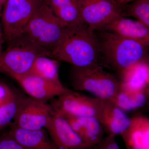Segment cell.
<instances>
[{
    "label": "cell",
    "mask_w": 149,
    "mask_h": 149,
    "mask_svg": "<svg viewBox=\"0 0 149 149\" xmlns=\"http://www.w3.org/2000/svg\"><path fill=\"white\" fill-rule=\"evenodd\" d=\"M109 1H111L114 2H116L114 0H109Z\"/></svg>",
    "instance_id": "cell-30"
},
{
    "label": "cell",
    "mask_w": 149,
    "mask_h": 149,
    "mask_svg": "<svg viewBox=\"0 0 149 149\" xmlns=\"http://www.w3.org/2000/svg\"><path fill=\"white\" fill-rule=\"evenodd\" d=\"M95 31L110 32L149 45V27L139 20L126 18L121 15L113 19Z\"/></svg>",
    "instance_id": "cell-13"
},
{
    "label": "cell",
    "mask_w": 149,
    "mask_h": 149,
    "mask_svg": "<svg viewBox=\"0 0 149 149\" xmlns=\"http://www.w3.org/2000/svg\"><path fill=\"white\" fill-rule=\"evenodd\" d=\"M120 136L126 149H149V119L137 115L130 118V125Z\"/></svg>",
    "instance_id": "cell-15"
},
{
    "label": "cell",
    "mask_w": 149,
    "mask_h": 149,
    "mask_svg": "<svg viewBox=\"0 0 149 149\" xmlns=\"http://www.w3.org/2000/svg\"><path fill=\"white\" fill-rule=\"evenodd\" d=\"M54 113L47 101L27 97L19 100L13 123L28 130L45 128Z\"/></svg>",
    "instance_id": "cell-7"
},
{
    "label": "cell",
    "mask_w": 149,
    "mask_h": 149,
    "mask_svg": "<svg viewBox=\"0 0 149 149\" xmlns=\"http://www.w3.org/2000/svg\"><path fill=\"white\" fill-rule=\"evenodd\" d=\"M5 1H6V0H5Z\"/></svg>",
    "instance_id": "cell-31"
},
{
    "label": "cell",
    "mask_w": 149,
    "mask_h": 149,
    "mask_svg": "<svg viewBox=\"0 0 149 149\" xmlns=\"http://www.w3.org/2000/svg\"><path fill=\"white\" fill-rule=\"evenodd\" d=\"M3 33L0 34V54L2 52V43H3Z\"/></svg>",
    "instance_id": "cell-27"
},
{
    "label": "cell",
    "mask_w": 149,
    "mask_h": 149,
    "mask_svg": "<svg viewBox=\"0 0 149 149\" xmlns=\"http://www.w3.org/2000/svg\"><path fill=\"white\" fill-rule=\"evenodd\" d=\"M8 44V47L0 54V72L13 79L29 74L39 56L51 58L49 52L32 43L24 35Z\"/></svg>",
    "instance_id": "cell-3"
},
{
    "label": "cell",
    "mask_w": 149,
    "mask_h": 149,
    "mask_svg": "<svg viewBox=\"0 0 149 149\" xmlns=\"http://www.w3.org/2000/svg\"><path fill=\"white\" fill-rule=\"evenodd\" d=\"M44 3L67 27L85 24L81 16V0H44Z\"/></svg>",
    "instance_id": "cell-18"
},
{
    "label": "cell",
    "mask_w": 149,
    "mask_h": 149,
    "mask_svg": "<svg viewBox=\"0 0 149 149\" xmlns=\"http://www.w3.org/2000/svg\"><path fill=\"white\" fill-rule=\"evenodd\" d=\"M51 104L54 113L75 117H97L99 99L70 91L57 97Z\"/></svg>",
    "instance_id": "cell-8"
},
{
    "label": "cell",
    "mask_w": 149,
    "mask_h": 149,
    "mask_svg": "<svg viewBox=\"0 0 149 149\" xmlns=\"http://www.w3.org/2000/svg\"><path fill=\"white\" fill-rule=\"evenodd\" d=\"M97 149H120L115 136H107L97 146Z\"/></svg>",
    "instance_id": "cell-24"
},
{
    "label": "cell",
    "mask_w": 149,
    "mask_h": 149,
    "mask_svg": "<svg viewBox=\"0 0 149 149\" xmlns=\"http://www.w3.org/2000/svg\"><path fill=\"white\" fill-rule=\"evenodd\" d=\"M0 149H28L23 146L9 133L0 136Z\"/></svg>",
    "instance_id": "cell-23"
},
{
    "label": "cell",
    "mask_w": 149,
    "mask_h": 149,
    "mask_svg": "<svg viewBox=\"0 0 149 149\" xmlns=\"http://www.w3.org/2000/svg\"><path fill=\"white\" fill-rule=\"evenodd\" d=\"M14 95L9 86L4 83L0 82V105L7 101Z\"/></svg>",
    "instance_id": "cell-25"
},
{
    "label": "cell",
    "mask_w": 149,
    "mask_h": 149,
    "mask_svg": "<svg viewBox=\"0 0 149 149\" xmlns=\"http://www.w3.org/2000/svg\"><path fill=\"white\" fill-rule=\"evenodd\" d=\"M149 91H131L120 87L113 102L126 112L144 107L148 102Z\"/></svg>",
    "instance_id": "cell-20"
},
{
    "label": "cell",
    "mask_w": 149,
    "mask_h": 149,
    "mask_svg": "<svg viewBox=\"0 0 149 149\" xmlns=\"http://www.w3.org/2000/svg\"><path fill=\"white\" fill-rule=\"evenodd\" d=\"M44 0H6L2 11L3 35L8 43L23 35Z\"/></svg>",
    "instance_id": "cell-6"
},
{
    "label": "cell",
    "mask_w": 149,
    "mask_h": 149,
    "mask_svg": "<svg viewBox=\"0 0 149 149\" xmlns=\"http://www.w3.org/2000/svg\"><path fill=\"white\" fill-rule=\"evenodd\" d=\"M119 75L121 88L131 91H149V65L147 59L133 65Z\"/></svg>",
    "instance_id": "cell-16"
},
{
    "label": "cell",
    "mask_w": 149,
    "mask_h": 149,
    "mask_svg": "<svg viewBox=\"0 0 149 149\" xmlns=\"http://www.w3.org/2000/svg\"><path fill=\"white\" fill-rule=\"evenodd\" d=\"M5 2L6 1L5 0H0V16H1V15L3 6Z\"/></svg>",
    "instance_id": "cell-28"
},
{
    "label": "cell",
    "mask_w": 149,
    "mask_h": 149,
    "mask_svg": "<svg viewBox=\"0 0 149 149\" xmlns=\"http://www.w3.org/2000/svg\"><path fill=\"white\" fill-rule=\"evenodd\" d=\"M19 100L15 95L0 105V132L10 125L16 115Z\"/></svg>",
    "instance_id": "cell-22"
},
{
    "label": "cell",
    "mask_w": 149,
    "mask_h": 149,
    "mask_svg": "<svg viewBox=\"0 0 149 149\" xmlns=\"http://www.w3.org/2000/svg\"><path fill=\"white\" fill-rule=\"evenodd\" d=\"M83 22L94 31L121 15L120 6L109 0H81Z\"/></svg>",
    "instance_id": "cell-9"
},
{
    "label": "cell",
    "mask_w": 149,
    "mask_h": 149,
    "mask_svg": "<svg viewBox=\"0 0 149 149\" xmlns=\"http://www.w3.org/2000/svg\"><path fill=\"white\" fill-rule=\"evenodd\" d=\"M71 80L75 91H86L98 98L111 101L119 88L117 76L98 63L84 67L72 66Z\"/></svg>",
    "instance_id": "cell-4"
},
{
    "label": "cell",
    "mask_w": 149,
    "mask_h": 149,
    "mask_svg": "<svg viewBox=\"0 0 149 149\" xmlns=\"http://www.w3.org/2000/svg\"><path fill=\"white\" fill-rule=\"evenodd\" d=\"M100 48L102 66L118 74L133 65L146 59L149 45L123 38L113 33L95 31Z\"/></svg>",
    "instance_id": "cell-2"
},
{
    "label": "cell",
    "mask_w": 149,
    "mask_h": 149,
    "mask_svg": "<svg viewBox=\"0 0 149 149\" xmlns=\"http://www.w3.org/2000/svg\"><path fill=\"white\" fill-rule=\"evenodd\" d=\"M116 2L119 6H122L127 4L131 2H133L137 0H114Z\"/></svg>",
    "instance_id": "cell-26"
},
{
    "label": "cell",
    "mask_w": 149,
    "mask_h": 149,
    "mask_svg": "<svg viewBox=\"0 0 149 149\" xmlns=\"http://www.w3.org/2000/svg\"><path fill=\"white\" fill-rule=\"evenodd\" d=\"M51 58L75 67L100 64V48L95 32L83 24L67 27L61 40L50 52Z\"/></svg>",
    "instance_id": "cell-1"
},
{
    "label": "cell",
    "mask_w": 149,
    "mask_h": 149,
    "mask_svg": "<svg viewBox=\"0 0 149 149\" xmlns=\"http://www.w3.org/2000/svg\"><path fill=\"white\" fill-rule=\"evenodd\" d=\"M56 149H90L63 116L54 113L45 128Z\"/></svg>",
    "instance_id": "cell-10"
},
{
    "label": "cell",
    "mask_w": 149,
    "mask_h": 149,
    "mask_svg": "<svg viewBox=\"0 0 149 149\" xmlns=\"http://www.w3.org/2000/svg\"><path fill=\"white\" fill-rule=\"evenodd\" d=\"M14 80L29 97L46 101L71 91L62 83H54L31 74Z\"/></svg>",
    "instance_id": "cell-12"
},
{
    "label": "cell",
    "mask_w": 149,
    "mask_h": 149,
    "mask_svg": "<svg viewBox=\"0 0 149 149\" xmlns=\"http://www.w3.org/2000/svg\"><path fill=\"white\" fill-rule=\"evenodd\" d=\"M62 116L80 139L91 148L97 146L103 139L104 131L97 118L69 115Z\"/></svg>",
    "instance_id": "cell-14"
},
{
    "label": "cell",
    "mask_w": 149,
    "mask_h": 149,
    "mask_svg": "<svg viewBox=\"0 0 149 149\" xmlns=\"http://www.w3.org/2000/svg\"><path fill=\"white\" fill-rule=\"evenodd\" d=\"M60 61L46 56H40L33 63L29 74L49 80L61 84L59 75Z\"/></svg>",
    "instance_id": "cell-19"
},
{
    "label": "cell",
    "mask_w": 149,
    "mask_h": 149,
    "mask_svg": "<svg viewBox=\"0 0 149 149\" xmlns=\"http://www.w3.org/2000/svg\"><path fill=\"white\" fill-rule=\"evenodd\" d=\"M119 6L121 16L132 17L149 27V0H137Z\"/></svg>",
    "instance_id": "cell-21"
},
{
    "label": "cell",
    "mask_w": 149,
    "mask_h": 149,
    "mask_svg": "<svg viewBox=\"0 0 149 149\" xmlns=\"http://www.w3.org/2000/svg\"><path fill=\"white\" fill-rule=\"evenodd\" d=\"M96 118L107 135L115 137L120 135L130 123V118L125 112L111 101L103 99H99Z\"/></svg>",
    "instance_id": "cell-11"
},
{
    "label": "cell",
    "mask_w": 149,
    "mask_h": 149,
    "mask_svg": "<svg viewBox=\"0 0 149 149\" xmlns=\"http://www.w3.org/2000/svg\"><path fill=\"white\" fill-rule=\"evenodd\" d=\"M1 33H3L1 32V27H0V34H1Z\"/></svg>",
    "instance_id": "cell-29"
},
{
    "label": "cell",
    "mask_w": 149,
    "mask_h": 149,
    "mask_svg": "<svg viewBox=\"0 0 149 149\" xmlns=\"http://www.w3.org/2000/svg\"><path fill=\"white\" fill-rule=\"evenodd\" d=\"M67 27L44 3L30 19L23 35L50 53L61 39Z\"/></svg>",
    "instance_id": "cell-5"
},
{
    "label": "cell",
    "mask_w": 149,
    "mask_h": 149,
    "mask_svg": "<svg viewBox=\"0 0 149 149\" xmlns=\"http://www.w3.org/2000/svg\"><path fill=\"white\" fill-rule=\"evenodd\" d=\"M10 133L19 143L28 149H56L45 128L28 130L11 123Z\"/></svg>",
    "instance_id": "cell-17"
}]
</instances>
